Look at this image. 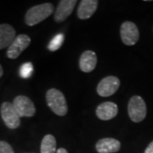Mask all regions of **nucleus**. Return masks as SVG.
<instances>
[{
  "instance_id": "obj_21",
  "label": "nucleus",
  "mask_w": 153,
  "mask_h": 153,
  "mask_svg": "<svg viewBox=\"0 0 153 153\" xmlns=\"http://www.w3.org/2000/svg\"><path fill=\"white\" fill-rule=\"evenodd\" d=\"M3 74H4V70H3V67H2V66L0 65V77L3 76Z\"/></svg>"
},
{
  "instance_id": "obj_19",
  "label": "nucleus",
  "mask_w": 153,
  "mask_h": 153,
  "mask_svg": "<svg viewBox=\"0 0 153 153\" xmlns=\"http://www.w3.org/2000/svg\"><path fill=\"white\" fill-rule=\"evenodd\" d=\"M145 153H153V140L148 145V146L145 151Z\"/></svg>"
},
{
  "instance_id": "obj_16",
  "label": "nucleus",
  "mask_w": 153,
  "mask_h": 153,
  "mask_svg": "<svg viewBox=\"0 0 153 153\" xmlns=\"http://www.w3.org/2000/svg\"><path fill=\"white\" fill-rule=\"evenodd\" d=\"M63 41H64V35L62 33L57 34L49 42V44L48 45V49L50 51H56L57 49H59L61 47V45L63 44Z\"/></svg>"
},
{
  "instance_id": "obj_11",
  "label": "nucleus",
  "mask_w": 153,
  "mask_h": 153,
  "mask_svg": "<svg viewBox=\"0 0 153 153\" xmlns=\"http://www.w3.org/2000/svg\"><path fill=\"white\" fill-rule=\"evenodd\" d=\"M97 65V55L92 50H86L79 58V68L83 72L93 71Z\"/></svg>"
},
{
  "instance_id": "obj_10",
  "label": "nucleus",
  "mask_w": 153,
  "mask_h": 153,
  "mask_svg": "<svg viewBox=\"0 0 153 153\" xmlns=\"http://www.w3.org/2000/svg\"><path fill=\"white\" fill-rule=\"evenodd\" d=\"M117 112H118L117 105L111 101L103 102L99 105L95 111L96 116L98 117L99 119L103 121H108L114 118L117 115Z\"/></svg>"
},
{
  "instance_id": "obj_7",
  "label": "nucleus",
  "mask_w": 153,
  "mask_h": 153,
  "mask_svg": "<svg viewBox=\"0 0 153 153\" xmlns=\"http://www.w3.org/2000/svg\"><path fill=\"white\" fill-rule=\"evenodd\" d=\"M120 87V80L115 76H108L101 79L97 86V93L101 97H109L114 94Z\"/></svg>"
},
{
  "instance_id": "obj_18",
  "label": "nucleus",
  "mask_w": 153,
  "mask_h": 153,
  "mask_svg": "<svg viewBox=\"0 0 153 153\" xmlns=\"http://www.w3.org/2000/svg\"><path fill=\"white\" fill-rule=\"evenodd\" d=\"M0 153H15L10 145L6 141L0 140Z\"/></svg>"
},
{
  "instance_id": "obj_8",
  "label": "nucleus",
  "mask_w": 153,
  "mask_h": 153,
  "mask_svg": "<svg viewBox=\"0 0 153 153\" xmlns=\"http://www.w3.org/2000/svg\"><path fill=\"white\" fill-rule=\"evenodd\" d=\"M31 44V38L28 35L20 34L14 39L12 44L7 49V57L16 59Z\"/></svg>"
},
{
  "instance_id": "obj_6",
  "label": "nucleus",
  "mask_w": 153,
  "mask_h": 153,
  "mask_svg": "<svg viewBox=\"0 0 153 153\" xmlns=\"http://www.w3.org/2000/svg\"><path fill=\"white\" fill-rule=\"evenodd\" d=\"M13 105L20 117H31L36 113V108L32 100L25 95H19L16 97L13 101Z\"/></svg>"
},
{
  "instance_id": "obj_13",
  "label": "nucleus",
  "mask_w": 153,
  "mask_h": 153,
  "mask_svg": "<svg viewBox=\"0 0 153 153\" xmlns=\"http://www.w3.org/2000/svg\"><path fill=\"white\" fill-rule=\"evenodd\" d=\"M97 0H82L77 9V16L81 20H87L94 14L98 8Z\"/></svg>"
},
{
  "instance_id": "obj_4",
  "label": "nucleus",
  "mask_w": 153,
  "mask_h": 153,
  "mask_svg": "<svg viewBox=\"0 0 153 153\" xmlns=\"http://www.w3.org/2000/svg\"><path fill=\"white\" fill-rule=\"evenodd\" d=\"M1 117L5 125L10 129H16L21 124V117L17 114L10 102H4L0 108Z\"/></svg>"
},
{
  "instance_id": "obj_1",
  "label": "nucleus",
  "mask_w": 153,
  "mask_h": 153,
  "mask_svg": "<svg viewBox=\"0 0 153 153\" xmlns=\"http://www.w3.org/2000/svg\"><path fill=\"white\" fill-rule=\"evenodd\" d=\"M53 12L54 6L50 3H44L33 6L27 11L25 16V22L29 27H33L47 19L53 14Z\"/></svg>"
},
{
  "instance_id": "obj_5",
  "label": "nucleus",
  "mask_w": 153,
  "mask_h": 153,
  "mask_svg": "<svg viewBox=\"0 0 153 153\" xmlns=\"http://www.w3.org/2000/svg\"><path fill=\"white\" fill-rule=\"evenodd\" d=\"M120 36L123 43L125 45L133 46L139 41L140 32L134 22H125L121 25Z\"/></svg>"
},
{
  "instance_id": "obj_20",
  "label": "nucleus",
  "mask_w": 153,
  "mask_h": 153,
  "mask_svg": "<svg viewBox=\"0 0 153 153\" xmlns=\"http://www.w3.org/2000/svg\"><path fill=\"white\" fill-rule=\"evenodd\" d=\"M56 153H68V152L66 151L65 148H60L56 151Z\"/></svg>"
},
{
  "instance_id": "obj_3",
  "label": "nucleus",
  "mask_w": 153,
  "mask_h": 153,
  "mask_svg": "<svg viewBox=\"0 0 153 153\" xmlns=\"http://www.w3.org/2000/svg\"><path fill=\"white\" fill-rule=\"evenodd\" d=\"M128 116L134 123L142 122L147 113V108L145 100L140 96L134 95L131 97L128 105Z\"/></svg>"
},
{
  "instance_id": "obj_17",
  "label": "nucleus",
  "mask_w": 153,
  "mask_h": 153,
  "mask_svg": "<svg viewBox=\"0 0 153 153\" xmlns=\"http://www.w3.org/2000/svg\"><path fill=\"white\" fill-rule=\"evenodd\" d=\"M33 72V66L31 62L24 63L20 68V76L22 78H29Z\"/></svg>"
},
{
  "instance_id": "obj_15",
  "label": "nucleus",
  "mask_w": 153,
  "mask_h": 153,
  "mask_svg": "<svg viewBox=\"0 0 153 153\" xmlns=\"http://www.w3.org/2000/svg\"><path fill=\"white\" fill-rule=\"evenodd\" d=\"M41 153H56V140L52 134H46L42 140Z\"/></svg>"
},
{
  "instance_id": "obj_14",
  "label": "nucleus",
  "mask_w": 153,
  "mask_h": 153,
  "mask_svg": "<svg viewBox=\"0 0 153 153\" xmlns=\"http://www.w3.org/2000/svg\"><path fill=\"white\" fill-rule=\"evenodd\" d=\"M16 38V30L12 26L0 24V49L9 48Z\"/></svg>"
},
{
  "instance_id": "obj_2",
  "label": "nucleus",
  "mask_w": 153,
  "mask_h": 153,
  "mask_svg": "<svg viewBox=\"0 0 153 153\" xmlns=\"http://www.w3.org/2000/svg\"><path fill=\"white\" fill-rule=\"evenodd\" d=\"M46 102L51 111L60 117H63L68 111V106L63 93L56 89L50 88L46 93Z\"/></svg>"
},
{
  "instance_id": "obj_9",
  "label": "nucleus",
  "mask_w": 153,
  "mask_h": 153,
  "mask_svg": "<svg viewBox=\"0 0 153 153\" xmlns=\"http://www.w3.org/2000/svg\"><path fill=\"white\" fill-rule=\"evenodd\" d=\"M76 3V0H61L55 12L54 18L55 22H65L72 13Z\"/></svg>"
},
{
  "instance_id": "obj_12",
  "label": "nucleus",
  "mask_w": 153,
  "mask_h": 153,
  "mask_svg": "<svg viewBox=\"0 0 153 153\" xmlns=\"http://www.w3.org/2000/svg\"><path fill=\"white\" fill-rule=\"evenodd\" d=\"M95 149L98 153H116L121 149V143L113 138H104L97 141Z\"/></svg>"
}]
</instances>
